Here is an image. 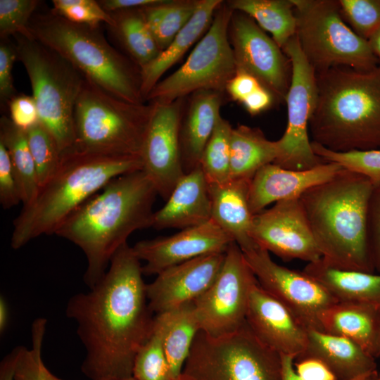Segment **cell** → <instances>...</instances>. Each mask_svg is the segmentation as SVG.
<instances>
[{"mask_svg": "<svg viewBox=\"0 0 380 380\" xmlns=\"http://www.w3.org/2000/svg\"><path fill=\"white\" fill-rule=\"evenodd\" d=\"M143 275L140 260L127 243L89 292L69 298L65 315L77 324L85 349L81 370L90 380L132 376L135 356L154 326Z\"/></svg>", "mask_w": 380, "mask_h": 380, "instance_id": "1", "label": "cell"}, {"mask_svg": "<svg viewBox=\"0 0 380 380\" xmlns=\"http://www.w3.org/2000/svg\"><path fill=\"white\" fill-rule=\"evenodd\" d=\"M158 193L142 170L118 176L59 227L55 235L77 246L87 259L84 281L92 288L134 232L152 226Z\"/></svg>", "mask_w": 380, "mask_h": 380, "instance_id": "2", "label": "cell"}, {"mask_svg": "<svg viewBox=\"0 0 380 380\" xmlns=\"http://www.w3.org/2000/svg\"><path fill=\"white\" fill-rule=\"evenodd\" d=\"M374 186L364 175L343 168L300 196L327 265L374 272L367 237L368 206Z\"/></svg>", "mask_w": 380, "mask_h": 380, "instance_id": "3", "label": "cell"}, {"mask_svg": "<svg viewBox=\"0 0 380 380\" xmlns=\"http://www.w3.org/2000/svg\"><path fill=\"white\" fill-rule=\"evenodd\" d=\"M315 76L312 141L335 152L380 149V64L367 70L334 67Z\"/></svg>", "mask_w": 380, "mask_h": 380, "instance_id": "4", "label": "cell"}, {"mask_svg": "<svg viewBox=\"0 0 380 380\" xmlns=\"http://www.w3.org/2000/svg\"><path fill=\"white\" fill-rule=\"evenodd\" d=\"M137 170H142L140 156L65 151L56 173L14 220L11 247L19 249L42 235L55 234L73 212L111 180Z\"/></svg>", "mask_w": 380, "mask_h": 380, "instance_id": "5", "label": "cell"}, {"mask_svg": "<svg viewBox=\"0 0 380 380\" xmlns=\"http://www.w3.org/2000/svg\"><path fill=\"white\" fill-rule=\"evenodd\" d=\"M27 30L30 36L58 52L104 90L131 103L146 102L141 68L110 45L99 27L72 23L50 8L37 10Z\"/></svg>", "mask_w": 380, "mask_h": 380, "instance_id": "6", "label": "cell"}, {"mask_svg": "<svg viewBox=\"0 0 380 380\" xmlns=\"http://www.w3.org/2000/svg\"><path fill=\"white\" fill-rule=\"evenodd\" d=\"M154 104L120 99L85 77L74 110L77 152L140 156ZM141 157V156H140Z\"/></svg>", "mask_w": 380, "mask_h": 380, "instance_id": "7", "label": "cell"}, {"mask_svg": "<svg viewBox=\"0 0 380 380\" xmlns=\"http://www.w3.org/2000/svg\"><path fill=\"white\" fill-rule=\"evenodd\" d=\"M14 38L17 59L30 79L39 122L62 154L74 144V110L85 77L58 52L31 36Z\"/></svg>", "mask_w": 380, "mask_h": 380, "instance_id": "8", "label": "cell"}, {"mask_svg": "<svg viewBox=\"0 0 380 380\" xmlns=\"http://www.w3.org/2000/svg\"><path fill=\"white\" fill-rule=\"evenodd\" d=\"M300 47L315 72L343 66L367 70L380 64L367 40L343 18L338 1L291 0Z\"/></svg>", "mask_w": 380, "mask_h": 380, "instance_id": "9", "label": "cell"}, {"mask_svg": "<svg viewBox=\"0 0 380 380\" xmlns=\"http://www.w3.org/2000/svg\"><path fill=\"white\" fill-rule=\"evenodd\" d=\"M183 374L196 380H283L281 355L265 345L246 322L231 334H197Z\"/></svg>", "mask_w": 380, "mask_h": 380, "instance_id": "10", "label": "cell"}, {"mask_svg": "<svg viewBox=\"0 0 380 380\" xmlns=\"http://www.w3.org/2000/svg\"><path fill=\"white\" fill-rule=\"evenodd\" d=\"M233 10L222 1L212 23L184 64L151 90L146 101L169 103L207 89L225 93L236 65L229 39Z\"/></svg>", "mask_w": 380, "mask_h": 380, "instance_id": "11", "label": "cell"}, {"mask_svg": "<svg viewBox=\"0 0 380 380\" xmlns=\"http://www.w3.org/2000/svg\"><path fill=\"white\" fill-rule=\"evenodd\" d=\"M282 51L291 64V80L285 101L286 128L277 140L279 156L273 163L293 170H308L326 163L313 152L309 139V124L317 101L315 72L306 60L296 35Z\"/></svg>", "mask_w": 380, "mask_h": 380, "instance_id": "12", "label": "cell"}, {"mask_svg": "<svg viewBox=\"0 0 380 380\" xmlns=\"http://www.w3.org/2000/svg\"><path fill=\"white\" fill-rule=\"evenodd\" d=\"M257 282L243 251L232 242L215 280L194 301L201 331L219 337L239 329L246 322L251 291Z\"/></svg>", "mask_w": 380, "mask_h": 380, "instance_id": "13", "label": "cell"}, {"mask_svg": "<svg viewBox=\"0 0 380 380\" xmlns=\"http://www.w3.org/2000/svg\"><path fill=\"white\" fill-rule=\"evenodd\" d=\"M259 285L286 305L308 329L323 331L322 317L338 301L303 271L276 263L255 243L241 250Z\"/></svg>", "mask_w": 380, "mask_h": 380, "instance_id": "14", "label": "cell"}, {"mask_svg": "<svg viewBox=\"0 0 380 380\" xmlns=\"http://www.w3.org/2000/svg\"><path fill=\"white\" fill-rule=\"evenodd\" d=\"M228 34L236 70L254 76L278 103L285 102L291 64L282 49L253 19L240 11H233Z\"/></svg>", "mask_w": 380, "mask_h": 380, "instance_id": "15", "label": "cell"}, {"mask_svg": "<svg viewBox=\"0 0 380 380\" xmlns=\"http://www.w3.org/2000/svg\"><path fill=\"white\" fill-rule=\"evenodd\" d=\"M186 98L169 103H153V113L142 144V171L158 195L165 200L184 175L179 131Z\"/></svg>", "mask_w": 380, "mask_h": 380, "instance_id": "16", "label": "cell"}, {"mask_svg": "<svg viewBox=\"0 0 380 380\" xmlns=\"http://www.w3.org/2000/svg\"><path fill=\"white\" fill-rule=\"evenodd\" d=\"M250 236L284 261L309 263L322 258L299 198L280 201L255 214Z\"/></svg>", "mask_w": 380, "mask_h": 380, "instance_id": "17", "label": "cell"}, {"mask_svg": "<svg viewBox=\"0 0 380 380\" xmlns=\"http://www.w3.org/2000/svg\"><path fill=\"white\" fill-rule=\"evenodd\" d=\"M234 242L213 220L167 236L141 240L132 246L136 256L145 262L144 275H157L164 270L196 258L225 253Z\"/></svg>", "mask_w": 380, "mask_h": 380, "instance_id": "18", "label": "cell"}, {"mask_svg": "<svg viewBox=\"0 0 380 380\" xmlns=\"http://www.w3.org/2000/svg\"><path fill=\"white\" fill-rule=\"evenodd\" d=\"M225 253L202 255L164 270L146 284L151 311L157 315L194 302L215 280Z\"/></svg>", "mask_w": 380, "mask_h": 380, "instance_id": "19", "label": "cell"}, {"mask_svg": "<svg viewBox=\"0 0 380 380\" xmlns=\"http://www.w3.org/2000/svg\"><path fill=\"white\" fill-rule=\"evenodd\" d=\"M246 322L265 345L280 355L295 360L306 350L308 329L258 282L251 291Z\"/></svg>", "mask_w": 380, "mask_h": 380, "instance_id": "20", "label": "cell"}, {"mask_svg": "<svg viewBox=\"0 0 380 380\" xmlns=\"http://www.w3.org/2000/svg\"><path fill=\"white\" fill-rule=\"evenodd\" d=\"M343 168L338 163L330 162L303 170L267 164L258 170L251 180V211L255 215L272 203L300 198L307 190L331 179Z\"/></svg>", "mask_w": 380, "mask_h": 380, "instance_id": "21", "label": "cell"}, {"mask_svg": "<svg viewBox=\"0 0 380 380\" xmlns=\"http://www.w3.org/2000/svg\"><path fill=\"white\" fill-rule=\"evenodd\" d=\"M211 220L208 184L200 167L184 174L166 200L154 212L152 226L156 229H186Z\"/></svg>", "mask_w": 380, "mask_h": 380, "instance_id": "22", "label": "cell"}, {"mask_svg": "<svg viewBox=\"0 0 380 380\" xmlns=\"http://www.w3.org/2000/svg\"><path fill=\"white\" fill-rule=\"evenodd\" d=\"M223 92L203 89L186 99L179 141L184 174L199 167L201 158L220 115Z\"/></svg>", "mask_w": 380, "mask_h": 380, "instance_id": "23", "label": "cell"}, {"mask_svg": "<svg viewBox=\"0 0 380 380\" xmlns=\"http://www.w3.org/2000/svg\"><path fill=\"white\" fill-rule=\"evenodd\" d=\"M308 357L323 362L337 380H357L378 374L375 358L359 345L324 331L308 330L306 350L296 360Z\"/></svg>", "mask_w": 380, "mask_h": 380, "instance_id": "24", "label": "cell"}, {"mask_svg": "<svg viewBox=\"0 0 380 380\" xmlns=\"http://www.w3.org/2000/svg\"><path fill=\"white\" fill-rule=\"evenodd\" d=\"M251 179H230L220 184H208L211 220L227 234L241 250L255 243L250 236L253 214L249 201Z\"/></svg>", "mask_w": 380, "mask_h": 380, "instance_id": "25", "label": "cell"}, {"mask_svg": "<svg viewBox=\"0 0 380 380\" xmlns=\"http://www.w3.org/2000/svg\"><path fill=\"white\" fill-rule=\"evenodd\" d=\"M324 332L348 338L375 359L380 357V308L337 302L322 317Z\"/></svg>", "mask_w": 380, "mask_h": 380, "instance_id": "26", "label": "cell"}, {"mask_svg": "<svg viewBox=\"0 0 380 380\" xmlns=\"http://www.w3.org/2000/svg\"><path fill=\"white\" fill-rule=\"evenodd\" d=\"M222 0H199L191 18L171 43L151 63L141 68V94L144 100L160 80L210 27Z\"/></svg>", "mask_w": 380, "mask_h": 380, "instance_id": "27", "label": "cell"}, {"mask_svg": "<svg viewBox=\"0 0 380 380\" xmlns=\"http://www.w3.org/2000/svg\"><path fill=\"white\" fill-rule=\"evenodd\" d=\"M303 271L321 284L338 302L380 308V273L334 268L322 258L308 263Z\"/></svg>", "mask_w": 380, "mask_h": 380, "instance_id": "28", "label": "cell"}, {"mask_svg": "<svg viewBox=\"0 0 380 380\" xmlns=\"http://www.w3.org/2000/svg\"><path fill=\"white\" fill-rule=\"evenodd\" d=\"M172 374L177 379L183 372L193 342L200 329L194 302L155 315Z\"/></svg>", "mask_w": 380, "mask_h": 380, "instance_id": "29", "label": "cell"}, {"mask_svg": "<svg viewBox=\"0 0 380 380\" xmlns=\"http://www.w3.org/2000/svg\"><path fill=\"white\" fill-rule=\"evenodd\" d=\"M279 156L277 141H270L258 127L239 125L230 139V179H251L263 166Z\"/></svg>", "mask_w": 380, "mask_h": 380, "instance_id": "30", "label": "cell"}, {"mask_svg": "<svg viewBox=\"0 0 380 380\" xmlns=\"http://www.w3.org/2000/svg\"><path fill=\"white\" fill-rule=\"evenodd\" d=\"M113 24L108 26L113 37L140 68L153 61L161 52L147 25L143 8L109 13Z\"/></svg>", "mask_w": 380, "mask_h": 380, "instance_id": "31", "label": "cell"}, {"mask_svg": "<svg viewBox=\"0 0 380 380\" xmlns=\"http://www.w3.org/2000/svg\"><path fill=\"white\" fill-rule=\"evenodd\" d=\"M227 5L252 19L282 49L296 35L297 20L291 0H231Z\"/></svg>", "mask_w": 380, "mask_h": 380, "instance_id": "32", "label": "cell"}, {"mask_svg": "<svg viewBox=\"0 0 380 380\" xmlns=\"http://www.w3.org/2000/svg\"><path fill=\"white\" fill-rule=\"evenodd\" d=\"M0 142L8 153L21 201L23 206L27 205L35 198L40 186L26 131L15 125L9 117L2 115L0 119Z\"/></svg>", "mask_w": 380, "mask_h": 380, "instance_id": "33", "label": "cell"}, {"mask_svg": "<svg viewBox=\"0 0 380 380\" xmlns=\"http://www.w3.org/2000/svg\"><path fill=\"white\" fill-rule=\"evenodd\" d=\"M198 2L199 0H161L144 8L148 28L161 51L189 21Z\"/></svg>", "mask_w": 380, "mask_h": 380, "instance_id": "34", "label": "cell"}, {"mask_svg": "<svg viewBox=\"0 0 380 380\" xmlns=\"http://www.w3.org/2000/svg\"><path fill=\"white\" fill-rule=\"evenodd\" d=\"M232 126L220 115L203 151L199 167L208 184L230 179V139Z\"/></svg>", "mask_w": 380, "mask_h": 380, "instance_id": "35", "label": "cell"}, {"mask_svg": "<svg viewBox=\"0 0 380 380\" xmlns=\"http://www.w3.org/2000/svg\"><path fill=\"white\" fill-rule=\"evenodd\" d=\"M132 376L136 380H175L165 353L160 329L155 320L152 334L135 356Z\"/></svg>", "mask_w": 380, "mask_h": 380, "instance_id": "36", "label": "cell"}, {"mask_svg": "<svg viewBox=\"0 0 380 380\" xmlns=\"http://www.w3.org/2000/svg\"><path fill=\"white\" fill-rule=\"evenodd\" d=\"M26 134L41 187L57 171L61 153L52 135L39 122L26 130Z\"/></svg>", "mask_w": 380, "mask_h": 380, "instance_id": "37", "label": "cell"}, {"mask_svg": "<svg viewBox=\"0 0 380 380\" xmlns=\"http://www.w3.org/2000/svg\"><path fill=\"white\" fill-rule=\"evenodd\" d=\"M311 146L325 162L338 163L346 170L361 174L374 185L380 183V149L335 152L313 141Z\"/></svg>", "mask_w": 380, "mask_h": 380, "instance_id": "38", "label": "cell"}, {"mask_svg": "<svg viewBox=\"0 0 380 380\" xmlns=\"http://www.w3.org/2000/svg\"><path fill=\"white\" fill-rule=\"evenodd\" d=\"M46 319L38 318L32 325V348H23L19 357L15 380H62L45 366L42 349Z\"/></svg>", "mask_w": 380, "mask_h": 380, "instance_id": "39", "label": "cell"}, {"mask_svg": "<svg viewBox=\"0 0 380 380\" xmlns=\"http://www.w3.org/2000/svg\"><path fill=\"white\" fill-rule=\"evenodd\" d=\"M341 15L360 37L369 40L380 27V0H339Z\"/></svg>", "mask_w": 380, "mask_h": 380, "instance_id": "40", "label": "cell"}, {"mask_svg": "<svg viewBox=\"0 0 380 380\" xmlns=\"http://www.w3.org/2000/svg\"><path fill=\"white\" fill-rule=\"evenodd\" d=\"M40 4L38 0H0L1 39L29 35L28 24Z\"/></svg>", "mask_w": 380, "mask_h": 380, "instance_id": "41", "label": "cell"}, {"mask_svg": "<svg viewBox=\"0 0 380 380\" xmlns=\"http://www.w3.org/2000/svg\"><path fill=\"white\" fill-rule=\"evenodd\" d=\"M52 10L66 20L77 24L99 27L113 24L109 13L94 0H53Z\"/></svg>", "mask_w": 380, "mask_h": 380, "instance_id": "42", "label": "cell"}, {"mask_svg": "<svg viewBox=\"0 0 380 380\" xmlns=\"http://www.w3.org/2000/svg\"><path fill=\"white\" fill-rule=\"evenodd\" d=\"M17 59L15 44L9 39L0 42V101L1 106L8 107L10 101L18 94L13 85L12 69Z\"/></svg>", "mask_w": 380, "mask_h": 380, "instance_id": "43", "label": "cell"}, {"mask_svg": "<svg viewBox=\"0 0 380 380\" xmlns=\"http://www.w3.org/2000/svg\"><path fill=\"white\" fill-rule=\"evenodd\" d=\"M20 202V194L10 157L0 142V203L4 209H9Z\"/></svg>", "mask_w": 380, "mask_h": 380, "instance_id": "44", "label": "cell"}, {"mask_svg": "<svg viewBox=\"0 0 380 380\" xmlns=\"http://www.w3.org/2000/svg\"><path fill=\"white\" fill-rule=\"evenodd\" d=\"M367 237L374 270L380 273V183L374 185L369 201Z\"/></svg>", "mask_w": 380, "mask_h": 380, "instance_id": "45", "label": "cell"}, {"mask_svg": "<svg viewBox=\"0 0 380 380\" xmlns=\"http://www.w3.org/2000/svg\"><path fill=\"white\" fill-rule=\"evenodd\" d=\"M9 118L18 127L26 131L39 122L36 103L32 96L17 94L8 104Z\"/></svg>", "mask_w": 380, "mask_h": 380, "instance_id": "46", "label": "cell"}, {"mask_svg": "<svg viewBox=\"0 0 380 380\" xmlns=\"http://www.w3.org/2000/svg\"><path fill=\"white\" fill-rule=\"evenodd\" d=\"M295 372L302 380H337L329 368L315 357H303L294 360Z\"/></svg>", "mask_w": 380, "mask_h": 380, "instance_id": "47", "label": "cell"}, {"mask_svg": "<svg viewBox=\"0 0 380 380\" xmlns=\"http://www.w3.org/2000/svg\"><path fill=\"white\" fill-rule=\"evenodd\" d=\"M263 86L258 79L251 74L236 70L235 75L227 82L225 92L236 101L242 103L250 94Z\"/></svg>", "mask_w": 380, "mask_h": 380, "instance_id": "48", "label": "cell"}, {"mask_svg": "<svg viewBox=\"0 0 380 380\" xmlns=\"http://www.w3.org/2000/svg\"><path fill=\"white\" fill-rule=\"evenodd\" d=\"M276 102L272 93L261 86L246 97L241 104L249 114L256 115L270 109Z\"/></svg>", "mask_w": 380, "mask_h": 380, "instance_id": "49", "label": "cell"}, {"mask_svg": "<svg viewBox=\"0 0 380 380\" xmlns=\"http://www.w3.org/2000/svg\"><path fill=\"white\" fill-rule=\"evenodd\" d=\"M161 0H100L101 6L108 13L121 10L143 8L159 3Z\"/></svg>", "mask_w": 380, "mask_h": 380, "instance_id": "50", "label": "cell"}, {"mask_svg": "<svg viewBox=\"0 0 380 380\" xmlns=\"http://www.w3.org/2000/svg\"><path fill=\"white\" fill-rule=\"evenodd\" d=\"M23 348L15 347L3 358L0 364V380H15L17 363Z\"/></svg>", "mask_w": 380, "mask_h": 380, "instance_id": "51", "label": "cell"}, {"mask_svg": "<svg viewBox=\"0 0 380 380\" xmlns=\"http://www.w3.org/2000/svg\"><path fill=\"white\" fill-rule=\"evenodd\" d=\"M281 355L283 380H302L296 374L293 367L294 358L288 355ZM357 380H380V374L364 377Z\"/></svg>", "mask_w": 380, "mask_h": 380, "instance_id": "52", "label": "cell"}, {"mask_svg": "<svg viewBox=\"0 0 380 380\" xmlns=\"http://www.w3.org/2000/svg\"><path fill=\"white\" fill-rule=\"evenodd\" d=\"M9 308L5 298L2 296L0 297V333L2 334L5 332L9 322Z\"/></svg>", "mask_w": 380, "mask_h": 380, "instance_id": "53", "label": "cell"}, {"mask_svg": "<svg viewBox=\"0 0 380 380\" xmlns=\"http://www.w3.org/2000/svg\"><path fill=\"white\" fill-rule=\"evenodd\" d=\"M368 42L375 56L380 60V27L369 39Z\"/></svg>", "mask_w": 380, "mask_h": 380, "instance_id": "54", "label": "cell"}, {"mask_svg": "<svg viewBox=\"0 0 380 380\" xmlns=\"http://www.w3.org/2000/svg\"><path fill=\"white\" fill-rule=\"evenodd\" d=\"M175 380H196L184 374H182L177 379Z\"/></svg>", "mask_w": 380, "mask_h": 380, "instance_id": "55", "label": "cell"}, {"mask_svg": "<svg viewBox=\"0 0 380 380\" xmlns=\"http://www.w3.org/2000/svg\"><path fill=\"white\" fill-rule=\"evenodd\" d=\"M118 380H136V379L133 376H131L129 378H125V379H118Z\"/></svg>", "mask_w": 380, "mask_h": 380, "instance_id": "56", "label": "cell"}]
</instances>
